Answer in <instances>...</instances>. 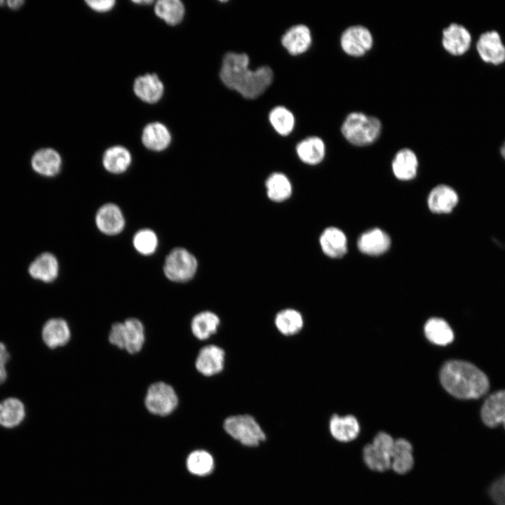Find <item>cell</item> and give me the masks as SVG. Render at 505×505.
I'll return each mask as SVG.
<instances>
[{"label": "cell", "mask_w": 505, "mask_h": 505, "mask_svg": "<svg viewBox=\"0 0 505 505\" xmlns=\"http://www.w3.org/2000/svg\"><path fill=\"white\" fill-rule=\"evenodd\" d=\"M249 57L245 53H227L222 59L220 78L230 90L236 91L246 99H256L270 86L274 72L269 66L255 70L249 68Z\"/></svg>", "instance_id": "obj_1"}, {"label": "cell", "mask_w": 505, "mask_h": 505, "mask_svg": "<svg viewBox=\"0 0 505 505\" xmlns=\"http://www.w3.org/2000/svg\"><path fill=\"white\" fill-rule=\"evenodd\" d=\"M440 381L450 394L461 399L478 398L490 387L489 379L480 369L460 360L449 361L443 365Z\"/></svg>", "instance_id": "obj_2"}, {"label": "cell", "mask_w": 505, "mask_h": 505, "mask_svg": "<svg viewBox=\"0 0 505 505\" xmlns=\"http://www.w3.org/2000/svg\"><path fill=\"white\" fill-rule=\"evenodd\" d=\"M382 130L380 121L362 112H351L347 115L342 125L343 136L352 144L368 145L374 142Z\"/></svg>", "instance_id": "obj_3"}, {"label": "cell", "mask_w": 505, "mask_h": 505, "mask_svg": "<svg viewBox=\"0 0 505 505\" xmlns=\"http://www.w3.org/2000/svg\"><path fill=\"white\" fill-rule=\"evenodd\" d=\"M109 343L130 354L141 351L145 342V330L137 318H129L112 325L108 335Z\"/></svg>", "instance_id": "obj_4"}, {"label": "cell", "mask_w": 505, "mask_h": 505, "mask_svg": "<svg viewBox=\"0 0 505 505\" xmlns=\"http://www.w3.org/2000/svg\"><path fill=\"white\" fill-rule=\"evenodd\" d=\"M394 442L395 440L389 433L379 432L372 442L363 449L365 465L374 471L384 472L389 469Z\"/></svg>", "instance_id": "obj_5"}, {"label": "cell", "mask_w": 505, "mask_h": 505, "mask_svg": "<svg viewBox=\"0 0 505 505\" xmlns=\"http://www.w3.org/2000/svg\"><path fill=\"white\" fill-rule=\"evenodd\" d=\"M197 269L195 257L182 248L171 250L166 258L163 271L170 281L184 283L191 280Z\"/></svg>", "instance_id": "obj_6"}, {"label": "cell", "mask_w": 505, "mask_h": 505, "mask_svg": "<svg viewBox=\"0 0 505 505\" xmlns=\"http://www.w3.org/2000/svg\"><path fill=\"white\" fill-rule=\"evenodd\" d=\"M177 405V395L168 384L156 382L148 387L144 405L150 413L162 417L167 416L175 410Z\"/></svg>", "instance_id": "obj_7"}, {"label": "cell", "mask_w": 505, "mask_h": 505, "mask_svg": "<svg viewBox=\"0 0 505 505\" xmlns=\"http://www.w3.org/2000/svg\"><path fill=\"white\" fill-rule=\"evenodd\" d=\"M224 429L231 437L247 446L257 445L265 439L260 425L248 415L228 417L224 421Z\"/></svg>", "instance_id": "obj_8"}, {"label": "cell", "mask_w": 505, "mask_h": 505, "mask_svg": "<svg viewBox=\"0 0 505 505\" xmlns=\"http://www.w3.org/2000/svg\"><path fill=\"white\" fill-rule=\"evenodd\" d=\"M373 37L370 31L362 25L347 27L340 37V46L351 56L363 55L372 46Z\"/></svg>", "instance_id": "obj_9"}, {"label": "cell", "mask_w": 505, "mask_h": 505, "mask_svg": "<svg viewBox=\"0 0 505 505\" xmlns=\"http://www.w3.org/2000/svg\"><path fill=\"white\" fill-rule=\"evenodd\" d=\"M224 351L215 345L203 346L196 359V370L205 376H213L220 372L224 368Z\"/></svg>", "instance_id": "obj_10"}, {"label": "cell", "mask_w": 505, "mask_h": 505, "mask_svg": "<svg viewBox=\"0 0 505 505\" xmlns=\"http://www.w3.org/2000/svg\"><path fill=\"white\" fill-rule=\"evenodd\" d=\"M312 42L309 28L302 24L290 27L282 36L281 43L292 55H298L305 53Z\"/></svg>", "instance_id": "obj_11"}, {"label": "cell", "mask_w": 505, "mask_h": 505, "mask_svg": "<svg viewBox=\"0 0 505 505\" xmlns=\"http://www.w3.org/2000/svg\"><path fill=\"white\" fill-rule=\"evenodd\" d=\"M480 417L483 422L489 427L502 424L505 429V390L493 393L485 400Z\"/></svg>", "instance_id": "obj_12"}, {"label": "cell", "mask_w": 505, "mask_h": 505, "mask_svg": "<svg viewBox=\"0 0 505 505\" xmlns=\"http://www.w3.org/2000/svg\"><path fill=\"white\" fill-rule=\"evenodd\" d=\"M41 338L50 349L65 346L71 338V330L67 322L62 318L48 320L42 327Z\"/></svg>", "instance_id": "obj_13"}, {"label": "cell", "mask_w": 505, "mask_h": 505, "mask_svg": "<svg viewBox=\"0 0 505 505\" xmlns=\"http://www.w3.org/2000/svg\"><path fill=\"white\" fill-rule=\"evenodd\" d=\"M476 48L481 58L486 62L498 65L505 60V47L495 31L482 34Z\"/></svg>", "instance_id": "obj_14"}, {"label": "cell", "mask_w": 505, "mask_h": 505, "mask_svg": "<svg viewBox=\"0 0 505 505\" xmlns=\"http://www.w3.org/2000/svg\"><path fill=\"white\" fill-rule=\"evenodd\" d=\"M95 222L99 230L107 235L120 233L125 224L121 210L113 203L105 204L99 208L95 216Z\"/></svg>", "instance_id": "obj_15"}, {"label": "cell", "mask_w": 505, "mask_h": 505, "mask_svg": "<svg viewBox=\"0 0 505 505\" xmlns=\"http://www.w3.org/2000/svg\"><path fill=\"white\" fill-rule=\"evenodd\" d=\"M133 91L142 101L154 104L162 97L164 86L156 74H146L135 79Z\"/></svg>", "instance_id": "obj_16"}, {"label": "cell", "mask_w": 505, "mask_h": 505, "mask_svg": "<svg viewBox=\"0 0 505 505\" xmlns=\"http://www.w3.org/2000/svg\"><path fill=\"white\" fill-rule=\"evenodd\" d=\"M471 41L470 33L460 25L452 23L443 31V46L452 55L464 54L469 49Z\"/></svg>", "instance_id": "obj_17"}, {"label": "cell", "mask_w": 505, "mask_h": 505, "mask_svg": "<svg viewBox=\"0 0 505 505\" xmlns=\"http://www.w3.org/2000/svg\"><path fill=\"white\" fill-rule=\"evenodd\" d=\"M459 203L457 191L450 186L440 184L434 187L428 197L429 209L435 213H450Z\"/></svg>", "instance_id": "obj_18"}, {"label": "cell", "mask_w": 505, "mask_h": 505, "mask_svg": "<svg viewBox=\"0 0 505 505\" xmlns=\"http://www.w3.org/2000/svg\"><path fill=\"white\" fill-rule=\"evenodd\" d=\"M31 166L35 173L45 177H53L60 171L62 159L56 150L42 148L33 154Z\"/></svg>", "instance_id": "obj_19"}, {"label": "cell", "mask_w": 505, "mask_h": 505, "mask_svg": "<svg viewBox=\"0 0 505 505\" xmlns=\"http://www.w3.org/2000/svg\"><path fill=\"white\" fill-rule=\"evenodd\" d=\"M59 265L57 258L50 252H43L29 264V276L43 283L54 281L58 275Z\"/></svg>", "instance_id": "obj_20"}, {"label": "cell", "mask_w": 505, "mask_h": 505, "mask_svg": "<svg viewBox=\"0 0 505 505\" xmlns=\"http://www.w3.org/2000/svg\"><path fill=\"white\" fill-rule=\"evenodd\" d=\"M391 240L388 234L380 229L375 228L364 232L358 240L359 250L368 255H379L390 247Z\"/></svg>", "instance_id": "obj_21"}, {"label": "cell", "mask_w": 505, "mask_h": 505, "mask_svg": "<svg viewBox=\"0 0 505 505\" xmlns=\"http://www.w3.org/2000/svg\"><path fill=\"white\" fill-rule=\"evenodd\" d=\"M329 428L332 436L342 443L354 440L360 433L359 422L351 415L344 417L334 415L330 419Z\"/></svg>", "instance_id": "obj_22"}, {"label": "cell", "mask_w": 505, "mask_h": 505, "mask_svg": "<svg viewBox=\"0 0 505 505\" xmlns=\"http://www.w3.org/2000/svg\"><path fill=\"white\" fill-rule=\"evenodd\" d=\"M320 245L325 255L339 258L347 252V239L344 233L337 227L326 228L320 236Z\"/></svg>", "instance_id": "obj_23"}, {"label": "cell", "mask_w": 505, "mask_h": 505, "mask_svg": "<svg viewBox=\"0 0 505 505\" xmlns=\"http://www.w3.org/2000/svg\"><path fill=\"white\" fill-rule=\"evenodd\" d=\"M142 142L149 150L160 152L166 149L171 142V135L167 127L160 122L147 124L142 133Z\"/></svg>", "instance_id": "obj_24"}, {"label": "cell", "mask_w": 505, "mask_h": 505, "mask_svg": "<svg viewBox=\"0 0 505 505\" xmlns=\"http://www.w3.org/2000/svg\"><path fill=\"white\" fill-rule=\"evenodd\" d=\"M412 445L405 438L395 440L391 453V468L398 474L408 473L414 466Z\"/></svg>", "instance_id": "obj_25"}, {"label": "cell", "mask_w": 505, "mask_h": 505, "mask_svg": "<svg viewBox=\"0 0 505 505\" xmlns=\"http://www.w3.org/2000/svg\"><path fill=\"white\" fill-rule=\"evenodd\" d=\"M296 152L302 162L309 165H316L324 159L325 145L319 137L311 136L297 143Z\"/></svg>", "instance_id": "obj_26"}, {"label": "cell", "mask_w": 505, "mask_h": 505, "mask_svg": "<svg viewBox=\"0 0 505 505\" xmlns=\"http://www.w3.org/2000/svg\"><path fill=\"white\" fill-rule=\"evenodd\" d=\"M418 161L416 154L410 149L399 150L392 161L394 175L401 180L413 179L417 174Z\"/></svg>", "instance_id": "obj_27"}, {"label": "cell", "mask_w": 505, "mask_h": 505, "mask_svg": "<svg viewBox=\"0 0 505 505\" xmlns=\"http://www.w3.org/2000/svg\"><path fill=\"white\" fill-rule=\"evenodd\" d=\"M25 417L23 403L14 397L7 398L0 402V425L6 428L18 426Z\"/></svg>", "instance_id": "obj_28"}, {"label": "cell", "mask_w": 505, "mask_h": 505, "mask_svg": "<svg viewBox=\"0 0 505 505\" xmlns=\"http://www.w3.org/2000/svg\"><path fill=\"white\" fill-rule=\"evenodd\" d=\"M131 163L130 152L122 146H113L104 153L102 163L109 173L119 174L125 172Z\"/></svg>", "instance_id": "obj_29"}, {"label": "cell", "mask_w": 505, "mask_h": 505, "mask_svg": "<svg viewBox=\"0 0 505 505\" xmlns=\"http://www.w3.org/2000/svg\"><path fill=\"white\" fill-rule=\"evenodd\" d=\"M426 337L431 343L445 346L454 339V333L450 325L443 318H431L424 325Z\"/></svg>", "instance_id": "obj_30"}, {"label": "cell", "mask_w": 505, "mask_h": 505, "mask_svg": "<svg viewBox=\"0 0 505 505\" xmlns=\"http://www.w3.org/2000/svg\"><path fill=\"white\" fill-rule=\"evenodd\" d=\"M219 325V317L213 312L206 311L194 316L191 322V330L194 337L204 340L216 332Z\"/></svg>", "instance_id": "obj_31"}, {"label": "cell", "mask_w": 505, "mask_h": 505, "mask_svg": "<svg viewBox=\"0 0 505 505\" xmlns=\"http://www.w3.org/2000/svg\"><path fill=\"white\" fill-rule=\"evenodd\" d=\"M154 13L166 24L175 26L183 20L185 8L180 0H159L154 6Z\"/></svg>", "instance_id": "obj_32"}, {"label": "cell", "mask_w": 505, "mask_h": 505, "mask_svg": "<svg viewBox=\"0 0 505 505\" xmlns=\"http://www.w3.org/2000/svg\"><path fill=\"white\" fill-rule=\"evenodd\" d=\"M267 194L271 201L281 202L289 198L292 194V184L283 173H272L265 183Z\"/></svg>", "instance_id": "obj_33"}, {"label": "cell", "mask_w": 505, "mask_h": 505, "mask_svg": "<svg viewBox=\"0 0 505 505\" xmlns=\"http://www.w3.org/2000/svg\"><path fill=\"white\" fill-rule=\"evenodd\" d=\"M304 321L301 314L293 309H285L279 311L275 317V325L278 330L284 335L290 336L299 332Z\"/></svg>", "instance_id": "obj_34"}, {"label": "cell", "mask_w": 505, "mask_h": 505, "mask_svg": "<svg viewBox=\"0 0 505 505\" xmlns=\"http://www.w3.org/2000/svg\"><path fill=\"white\" fill-rule=\"evenodd\" d=\"M269 121L274 130L282 136L290 135L295 124L293 114L284 106L274 107L269 114Z\"/></svg>", "instance_id": "obj_35"}, {"label": "cell", "mask_w": 505, "mask_h": 505, "mask_svg": "<svg viewBox=\"0 0 505 505\" xmlns=\"http://www.w3.org/2000/svg\"><path fill=\"white\" fill-rule=\"evenodd\" d=\"M188 470L197 476L209 474L214 468L213 457L206 451L196 450L192 452L187 459Z\"/></svg>", "instance_id": "obj_36"}, {"label": "cell", "mask_w": 505, "mask_h": 505, "mask_svg": "<svg viewBox=\"0 0 505 505\" xmlns=\"http://www.w3.org/2000/svg\"><path fill=\"white\" fill-rule=\"evenodd\" d=\"M133 243L138 252L149 255L155 252L158 245V239L156 234L152 230L144 229L138 231L135 234Z\"/></svg>", "instance_id": "obj_37"}, {"label": "cell", "mask_w": 505, "mask_h": 505, "mask_svg": "<svg viewBox=\"0 0 505 505\" xmlns=\"http://www.w3.org/2000/svg\"><path fill=\"white\" fill-rule=\"evenodd\" d=\"M489 493L497 505H505V475L492 483Z\"/></svg>", "instance_id": "obj_38"}, {"label": "cell", "mask_w": 505, "mask_h": 505, "mask_svg": "<svg viewBox=\"0 0 505 505\" xmlns=\"http://www.w3.org/2000/svg\"><path fill=\"white\" fill-rule=\"evenodd\" d=\"M10 359V354L6 345L0 342V385L4 383L7 378L6 364Z\"/></svg>", "instance_id": "obj_39"}, {"label": "cell", "mask_w": 505, "mask_h": 505, "mask_svg": "<svg viewBox=\"0 0 505 505\" xmlns=\"http://www.w3.org/2000/svg\"><path fill=\"white\" fill-rule=\"evenodd\" d=\"M86 3L90 8L95 11L107 12L112 9L116 1L114 0H87L86 1Z\"/></svg>", "instance_id": "obj_40"}, {"label": "cell", "mask_w": 505, "mask_h": 505, "mask_svg": "<svg viewBox=\"0 0 505 505\" xmlns=\"http://www.w3.org/2000/svg\"><path fill=\"white\" fill-rule=\"evenodd\" d=\"M25 3L23 0H13L6 1V6L11 10H18Z\"/></svg>", "instance_id": "obj_41"}, {"label": "cell", "mask_w": 505, "mask_h": 505, "mask_svg": "<svg viewBox=\"0 0 505 505\" xmlns=\"http://www.w3.org/2000/svg\"><path fill=\"white\" fill-rule=\"evenodd\" d=\"M500 154H501V157L505 161V142H504V144L501 145V147L500 148Z\"/></svg>", "instance_id": "obj_42"}]
</instances>
